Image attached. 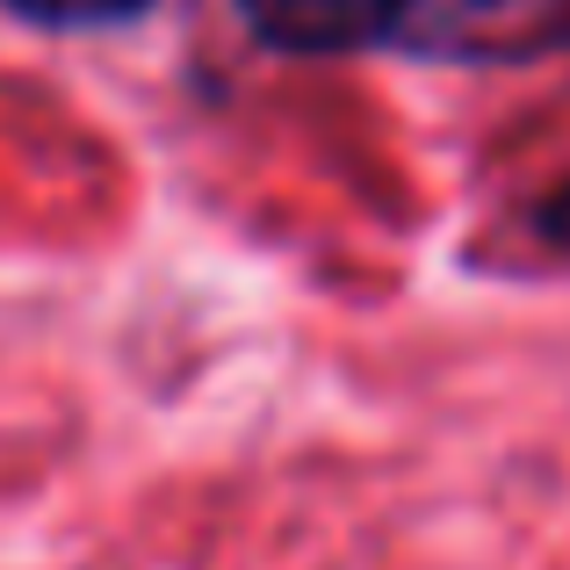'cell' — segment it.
<instances>
[{
	"instance_id": "obj_4",
	"label": "cell",
	"mask_w": 570,
	"mask_h": 570,
	"mask_svg": "<svg viewBox=\"0 0 570 570\" xmlns=\"http://www.w3.org/2000/svg\"><path fill=\"white\" fill-rule=\"evenodd\" d=\"M534 232H542L557 253H570V181L542 195V209H534Z\"/></svg>"
},
{
	"instance_id": "obj_2",
	"label": "cell",
	"mask_w": 570,
	"mask_h": 570,
	"mask_svg": "<svg viewBox=\"0 0 570 570\" xmlns=\"http://www.w3.org/2000/svg\"><path fill=\"white\" fill-rule=\"evenodd\" d=\"M238 8H246L261 43L304 58L390 43V22H397V0H238Z\"/></svg>"
},
{
	"instance_id": "obj_1",
	"label": "cell",
	"mask_w": 570,
	"mask_h": 570,
	"mask_svg": "<svg viewBox=\"0 0 570 570\" xmlns=\"http://www.w3.org/2000/svg\"><path fill=\"white\" fill-rule=\"evenodd\" d=\"M390 43L455 66H528L570 51V0H397Z\"/></svg>"
},
{
	"instance_id": "obj_3",
	"label": "cell",
	"mask_w": 570,
	"mask_h": 570,
	"mask_svg": "<svg viewBox=\"0 0 570 570\" xmlns=\"http://www.w3.org/2000/svg\"><path fill=\"white\" fill-rule=\"evenodd\" d=\"M22 22H51V29H109V22H138L153 0H0Z\"/></svg>"
}]
</instances>
